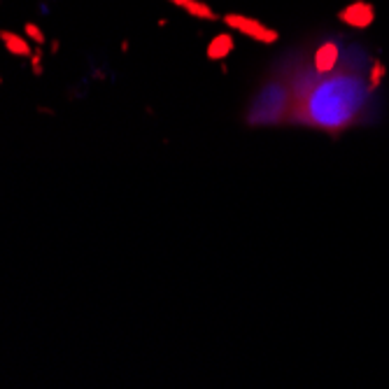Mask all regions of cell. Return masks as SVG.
Here are the masks:
<instances>
[{"mask_svg":"<svg viewBox=\"0 0 389 389\" xmlns=\"http://www.w3.org/2000/svg\"><path fill=\"white\" fill-rule=\"evenodd\" d=\"M222 24L226 31H231V33H238L252 42L266 45V47H273V45L280 42V31H277V28L268 26V24H263L261 19L249 17V14H245V12L222 14Z\"/></svg>","mask_w":389,"mask_h":389,"instance_id":"obj_1","label":"cell"},{"mask_svg":"<svg viewBox=\"0 0 389 389\" xmlns=\"http://www.w3.org/2000/svg\"><path fill=\"white\" fill-rule=\"evenodd\" d=\"M335 19L349 31H366L375 24V5L368 0H352L349 5L338 10Z\"/></svg>","mask_w":389,"mask_h":389,"instance_id":"obj_2","label":"cell"},{"mask_svg":"<svg viewBox=\"0 0 389 389\" xmlns=\"http://www.w3.org/2000/svg\"><path fill=\"white\" fill-rule=\"evenodd\" d=\"M173 7L182 10L184 14H189L196 21H205V24H217L222 21V14L217 12L215 7L205 3V0H168Z\"/></svg>","mask_w":389,"mask_h":389,"instance_id":"obj_3","label":"cell"},{"mask_svg":"<svg viewBox=\"0 0 389 389\" xmlns=\"http://www.w3.org/2000/svg\"><path fill=\"white\" fill-rule=\"evenodd\" d=\"M235 52V38L231 31H222V33H217L210 38V42L205 45V59L208 61H226L228 56Z\"/></svg>","mask_w":389,"mask_h":389,"instance_id":"obj_4","label":"cell"},{"mask_svg":"<svg viewBox=\"0 0 389 389\" xmlns=\"http://www.w3.org/2000/svg\"><path fill=\"white\" fill-rule=\"evenodd\" d=\"M0 42L10 56H17V59H31L33 54V42L28 40L26 35H19L17 31H7V28H0Z\"/></svg>","mask_w":389,"mask_h":389,"instance_id":"obj_5","label":"cell"},{"mask_svg":"<svg viewBox=\"0 0 389 389\" xmlns=\"http://www.w3.org/2000/svg\"><path fill=\"white\" fill-rule=\"evenodd\" d=\"M340 59V49L335 42H324L315 52V70L317 73H331Z\"/></svg>","mask_w":389,"mask_h":389,"instance_id":"obj_6","label":"cell"},{"mask_svg":"<svg viewBox=\"0 0 389 389\" xmlns=\"http://www.w3.org/2000/svg\"><path fill=\"white\" fill-rule=\"evenodd\" d=\"M387 66H384L380 59H373L370 61V68H368V87H366V91L368 94H375L377 89L382 87V82L387 80Z\"/></svg>","mask_w":389,"mask_h":389,"instance_id":"obj_7","label":"cell"},{"mask_svg":"<svg viewBox=\"0 0 389 389\" xmlns=\"http://www.w3.org/2000/svg\"><path fill=\"white\" fill-rule=\"evenodd\" d=\"M24 35H26L33 45H38V47H45V45H47V35H45V31H42L35 21H26V24H24Z\"/></svg>","mask_w":389,"mask_h":389,"instance_id":"obj_8","label":"cell"},{"mask_svg":"<svg viewBox=\"0 0 389 389\" xmlns=\"http://www.w3.org/2000/svg\"><path fill=\"white\" fill-rule=\"evenodd\" d=\"M28 61H31V73H33V77H42V75H45V49L35 45L33 54H31Z\"/></svg>","mask_w":389,"mask_h":389,"instance_id":"obj_9","label":"cell"},{"mask_svg":"<svg viewBox=\"0 0 389 389\" xmlns=\"http://www.w3.org/2000/svg\"><path fill=\"white\" fill-rule=\"evenodd\" d=\"M61 47H63V42H61V38H54V40L49 42V54L56 56L61 52Z\"/></svg>","mask_w":389,"mask_h":389,"instance_id":"obj_10","label":"cell"},{"mask_svg":"<svg viewBox=\"0 0 389 389\" xmlns=\"http://www.w3.org/2000/svg\"><path fill=\"white\" fill-rule=\"evenodd\" d=\"M35 112H38V114H45V117H56V110L54 108H47V105H38V108H35Z\"/></svg>","mask_w":389,"mask_h":389,"instance_id":"obj_11","label":"cell"},{"mask_svg":"<svg viewBox=\"0 0 389 389\" xmlns=\"http://www.w3.org/2000/svg\"><path fill=\"white\" fill-rule=\"evenodd\" d=\"M119 52H121L124 56H126L128 52H131V40H128V38H124V40L119 42Z\"/></svg>","mask_w":389,"mask_h":389,"instance_id":"obj_12","label":"cell"},{"mask_svg":"<svg viewBox=\"0 0 389 389\" xmlns=\"http://www.w3.org/2000/svg\"><path fill=\"white\" fill-rule=\"evenodd\" d=\"M91 77H94L96 82H105V80H108V75L103 73V70H98V68H96V70H91Z\"/></svg>","mask_w":389,"mask_h":389,"instance_id":"obj_13","label":"cell"},{"mask_svg":"<svg viewBox=\"0 0 389 389\" xmlns=\"http://www.w3.org/2000/svg\"><path fill=\"white\" fill-rule=\"evenodd\" d=\"M168 26H170V19H168V17L156 19V28H159V31H163V28H168Z\"/></svg>","mask_w":389,"mask_h":389,"instance_id":"obj_14","label":"cell"},{"mask_svg":"<svg viewBox=\"0 0 389 389\" xmlns=\"http://www.w3.org/2000/svg\"><path fill=\"white\" fill-rule=\"evenodd\" d=\"M219 73H222L224 77L228 75V63H226V61H219Z\"/></svg>","mask_w":389,"mask_h":389,"instance_id":"obj_15","label":"cell"},{"mask_svg":"<svg viewBox=\"0 0 389 389\" xmlns=\"http://www.w3.org/2000/svg\"><path fill=\"white\" fill-rule=\"evenodd\" d=\"M145 114H149V117H154V108H152V105H145Z\"/></svg>","mask_w":389,"mask_h":389,"instance_id":"obj_16","label":"cell"},{"mask_svg":"<svg viewBox=\"0 0 389 389\" xmlns=\"http://www.w3.org/2000/svg\"><path fill=\"white\" fill-rule=\"evenodd\" d=\"M3 84H5V80H3V77H0V87H3Z\"/></svg>","mask_w":389,"mask_h":389,"instance_id":"obj_17","label":"cell"},{"mask_svg":"<svg viewBox=\"0 0 389 389\" xmlns=\"http://www.w3.org/2000/svg\"><path fill=\"white\" fill-rule=\"evenodd\" d=\"M0 5H3V0H0Z\"/></svg>","mask_w":389,"mask_h":389,"instance_id":"obj_18","label":"cell"}]
</instances>
